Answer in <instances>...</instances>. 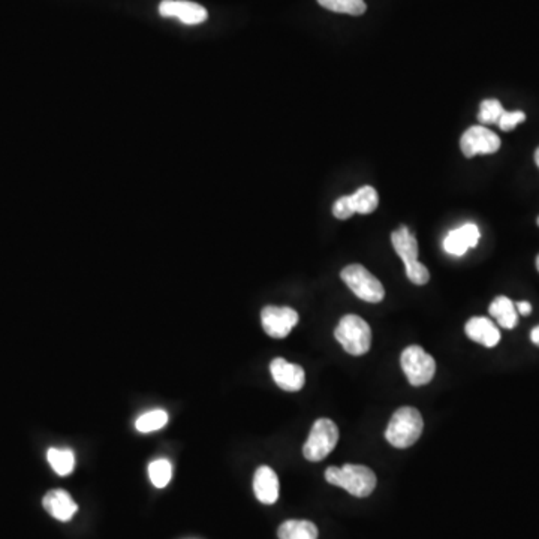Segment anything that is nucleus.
Listing matches in <instances>:
<instances>
[{"label": "nucleus", "mask_w": 539, "mask_h": 539, "mask_svg": "<svg viewBox=\"0 0 539 539\" xmlns=\"http://www.w3.org/2000/svg\"><path fill=\"white\" fill-rule=\"evenodd\" d=\"M325 479L330 484L345 489L355 498H367L378 483L374 470L363 465L332 466L325 472Z\"/></svg>", "instance_id": "obj_1"}, {"label": "nucleus", "mask_w": 539, "mask_h": 539, "mask_svg": "<svg viewBox=\"0 0 539 539\" xmlns=\"http://www.w3.org/2000/svg\"><path fill=\"white\" fill-rule=\"evenodd\" d=\"M425 429V421L418 409L403 406L390 419L385 438L392 447L409 448L418 441Z\"/></svg>", "instance_id": "obj_2"}, {"label": "nucleus", "mask_w": 539, "mask_h": 539, "mask_svg": "<svg viewBox=\"0 0 539 539\" xmlns=\"http://www.w3.org/2000/svg\"><path fill=\"white\" fill-rule=\"evenodd\" d=\"M392 248L405 264L406 276L415 285H425L430 281V273L418 261V243L414 234L406 226L392 234Z\"/></svg>", "instance_id": "obj_3"}, {"label": "nucleus", "mask_w": 539, "mask_h": 539, "mask_svg": "<svg viewBox=\"0 0 539 539\" xmlns=\"http://www.w3.org/2000/svg\"><path fill=\"white\" fill-rule=\"evenodd\" d=\"M337 341L343 346L348 354L365 355L372 345V330L365 319L357 315H346L341 319L334 332Z\"/></svg>", "instance_id": "obj_4"}, {"label": "nucleus", "mask_w": 539, "mask_h": 539, "mask_svg": "<svg viewBox=\"0 0 539 539\" xmlns=\"http://www.w3.org/2000/svg\"><path fill=\"white\" fill-rule=\"evenodd\" d=\"M341 277L359 299H365L367 303H379L385 297V290L378 277L359 264H350L343 268Z\"/></svg>", "instance_id": "obj_5"}, {"label": "nucleus", "mask_w": 539, "mask_h": 539, "mask_svg": "<svg viewBox=\"0 0 539 539\" xmlns=\"http://www.w3.org/2000/svg\"><path fill=\"white\" fill-rule=\"evenodd\" d=\"M401 369L406 378L414 387L429 383L436 374L434 357L427 354L421 346H408L400 357Z\"/></svg>", "instance_id": "obj_6"}, {"label": "nucleus", "mask_w": 539, "mask_h": 539, "mask_svg": "<svg viewBox=\"0 0 539 539\" xmlns=\"http://www.w3.org/2000/svg\"><path fill=\"white\" fill-rule=\"evenodd\" d=\"M339 442V429L332 419H316L310 430L309 438L303 447V454L309 461H321L336 448Z\"/></svg>", "instance_id": "obj_7"}, {"label": "nucleus", "mask_w": 539, "mask_h": 539, "mask_svg": "<svg viewBox=\"0 0 539 539\" xmlns=\"http://www.w3.org/2000/svg\"><path fill=\"white\" fill-rule=\"evenodd\" d=\"M378 204L379 195L376 189L372 186H365V188H359L355 194L350 195V197H341L337 199L333 206V215L341 221H346L354 216L355 213L369 215V213L375 212L378 208Z\"/></svg>", "instance_id": "obj_8"}, {"label": "nucleus", "mask_w": 539, "mask_h": 539, "mask_svg": "<svg viewBox=\"0 0 539 539\" xmlns=\"http://www.w3.org/2000/svg\"><path fill=\"white\" fill-rule=\"evenodd\" d=\"M460 148L466 157L492 155L501 148V139L484 126H472L461 135Z\"/></svg>", "instance_id": "obj_9"}, {"label": "nucleus", "mask_w": 539, "mask_h": 539, "mask_svg": "<svg viewBox=\"0 0 539 539\" xmlns=\"http://www.w3.org/2000/svg\"><path fill=\"white\" fill-rule=\"evenodd\" d=\"M264 332L274 339H283L299 323V314L291 307L267 306L261 312Z\"/></svg>", "instance_id": "obj_10"}, {"label": "nucleus", "mask_w": 539, "mask_h": 539, "mask_svg": "<svg viewBox=\"0 0 539 539\" xmlns=\"http://www.w3.org/2000/svg\"><path fill=\"white\" fill-rule=\"evenodd\" d=\"M159 14L165 19H179L189 26L204 23L208 19L207 10L189 0H162Z\"/></svg>", "instance_id": "obj_11"}, {"label": "nucleus", "mask_w": 539, "mask_h": 539, "mask_svg": "<svg viewBox=\"0 0 539 539\" xmlns=\"http://www.w3.org/2000/svg\"><path fill=\"white\" fill-rule=\"evenodd\" d=\"M270 372H272L274 383L285 392H299L301 388L305 387L306 374L303 367L288 363L285 358L273 359Z\"/></svg>", "instance_id": "obj_12"}, {"label": "nucleus", "mask_w": 539, "mask_h": 539, "mask_svg": "<svg viewBox=\"0 0 539 539\" xmlns=\"http://www.w3.org/2000/svg\"><path fill=\"white\" fill-rule=\"evenodd\" d=\"M479 237H481V232H479L478 226L475 223H465L460 228L448 232L447 237L443 240V249L447 254L461 257L467 252V249L478 245Z\"/></svg>", "instance_id": "obj_13"}, {"label": "nucleus", "mask_w": 539, "mask_h": 539, "mask_svg": "<svg viewBox=\"0 0 539 539\" xmlns=\"http://www.w3.org/2000/svg\"><path fill=\"white\" fill-rule=\"evenodd\" d=\"M42 505L51 517L59 521H70L79 511V505L65 490H51L42 499Z\"/></svg>", "instance_id": "obj_14"}, {"label": "nucleus", "mask_w": 539, "mask_h": 539, "mask_svg": "<svg viewBox=\"0 0 539 539\" xmlns=\"http://www.w3.org/2000/svg\"><path fill=\"white\" fill-rule=\"evenodd\" d=\"M254 492L259 502L265 505H273L279 499V479L272 467L261 466L255 472Z\"/></svg>", "instance_id": "obj_15"}, {"label": "nucleus", "mask_w": 539, "mask_h": 539, "mask_svg": "<svg viewBox=\"0 0 539 539\" xmlns=\"http://www.w3.org/2000/svg\"><path fill=\"white\" fill-rule=\"evenodd\" d=\"M465 330L470 341L481 343V345L487 346V348H493L501 341V333H499L498 327L490 319L483 318V316L469 319L466 323Z\"/></svg>", "instance_id": "obj_16"}, {"label": "nucleus", "mask_w": 539, "mask_h": 539, "mask_svg": "<svg viewBox=\"0 0 539 539\" xmlns=\"http://www.w3.org/2000/svg\"><path fill=\"white\" fill-rule=\"evenodd\" d=\"M489 312L498 321L499 325L507 330L516 327L518 323V312H517L516 305L508 297L494 299L493 303L490 305Z\"/></svg>", "instance_id": "obj_17"}, {"label": "nucleus", "mask_w": 539, "mask_h": 539, "mask_svg": "<svg viewBox=\"0 0 539 539\" xmlns=\"http://www.w3.org/2000/svg\"><path fill=\"white\" fill-rule=\"evenodd\" d=\"M279 539H318V527L307 520H288L277 530Z\"/></svg>", "instance_id": "obj_18"}, {"label": "nucleus", "mask_w": 539, "mask_h": 539, "mask_svg": "<svg viewBox=\"0 0 539 539\" xmlns=\"http://www.w3.org/2000/svg\"><path fill=\"white\" fill-rule=\"evenodd\" d=\"M46 459L55 474L60 476H68L74 472V452L71 450H59V448H50L46 452Z\"/></svg>", "instance_id": "obj_19"}, {"label": "nucleus", "mask_w": 539, "mask_h": 539, "mask_svg": "<svg viewBox=\"0 0 539 539\" xmlns=\"http://www.w3.org/2000/svg\"><path fill=\"white\" fill-rule=\"evenodd\" d=\"M318 4L339 14L363 15L367 10L365 0H318Z\"/></svg>", "instance_id": "obj_20"}, {"label": "nucleus", "mask_w": 539, "mask_h": 539, "mask_svg": "<svg viewBox=\"0 0 539 539\" xmlns=\"http://www.w3.org/2000/svg\"><path fill=\"white\" fill-rule=\"evenodd\" d=\"M166 423H168V414H166L165 410L157 409L141 415V417L137 419L135 427H137V430L141 432V434H150V432H156V430H161L162 427H165Z\"/></svg>", "instance_id": "obj_21"}, {"label": "nucleus", "mask_w": 539, "mask_h": 539, "mask_svg": "<svg viewBox=\"0 0 539 539\" xmlns=\"http://www.w3.org/2000/svg\"><path fill=\"white\" fill-rule=\"evenodd\" d=\"M171 474H173L171 463L165 459L152 461L148 466V476H150L152 484L157 489H164V487L170 484Z\"/></svg>", "instance_id": "obj_22"}, {"label": "nucleus", "mask_w": 539, "mask_h": 539, "mask_svg": "<svg viewBox=\"0 0 539 539\" xmlns=\"http://www.w3.org/2000/svg\"><path fill=\"white\" fill-rule=\"evenodd\" d=\"M503 106L498 99H485L479 106L478 119L483 125H493L498 123L501 115L503 114Z\"/></svg>", "instance_id": "obj_23"}, {"label": "nucleus", "mask_w": 539, "mask_h": 539, "mask_svg": "<svg viewBox=\"0 0 539 539\" xmlns=\"http://www.w3.org/2000/svg\"><path fill=\"white\" fill-rule=\"evenodd\" d=\"M526 120L523 111H503L499 119L498 125L502 131H512Z\"/></svg>", "instance_id": "obj_24"}, {"label": "nucleus", "mask_w": 539, "mask_h": 539, "mask_svg": "<svg viewBox=\"0 0 539 539\" xmlns=\"http://www.w3.org/2000/svg\"><path fill=\"white\" fill-rule=\"evenodd\" d=\"M516 309L517 312L523 315V316H527V315L532 314V305L527 303V301H518L516 305Z\"/></svg>", "instance_id": "obj_25"}, {"label": "nucleus", "mask_w": 539, "mask_h": 539, "mask_svg": "<svg viewBox=\"0 0 539 539\" xmlns=\"http://www.w3.org/2000/svg\"><path fill=\"white\" fill-rule=\"evenodd\" d=\"M530 339H532L535 345L539 346V325L532 330V333H530Z\"/></svg>", "instance_id": "obj_26"}, {"label": "nucleus", "mask_w": 539, "mask_h": 539, "mask_svg": "<svg viewBox=\"0 0 539 539\" xmlns=\"http://www.w3.org/2000/svg\"><path fill=\"white\" fill-rule=\"evenodd\" d=\"M535 162H536V165L539 168V147L536 148V152H535Z\"/></svg>", "instance_id": "obj_27"}, {"label": "nucleus", "mask_w": 539, "mask_h": 539, "mask_svg": "<svg viewBox=\"0 0 539 539\" xmlns=\"http://www.w3.org/2000/svg\"><path fill=\"white\" fill-rule=\"evenodd\" d=\"M536 268H538V272H539V255H538V258H536Z\"/></svg>", "instance_id": "obj_28"}, {"label": "nucleus", "mask_w": 539, "mask_h": 539, "mask_svg": "<svg viewBox=\"0 0 539 539\" xmlns=\"http://www.w3.org/2000/svg\"><path fill=\"white\" fill-rule=\"evenodd\" d=\"M538 223H539V217H538Z\"/></svg>", "instance_id": "obj_29"}]
</instances>
